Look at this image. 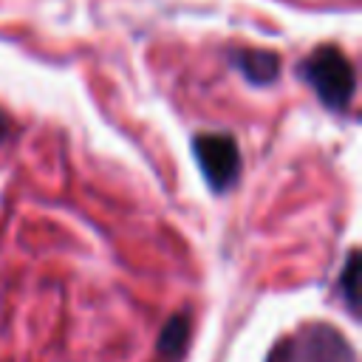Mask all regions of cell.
<instances>
[{
	"label": "cell",
	"mask_w": 362,
	"mask_h": 362,
	"mask_svg": "<svg viewBox=\"0 0 362 362\" xmlns=\"http://www.w3.org/2000/svg\"><path fill=\"white\" fill-rule=\"evenodd\" d=\"M303 76L328 107H348L356 90V71L351 59L334 45H322L311 51L308 59L303 62Z\"/></svg>",
	"instance_id": "6da1fadb"
},
{
	"label": "cell",
	"mask_w": 362,
	"mask_h": 362,
	"mask_svg": "<svg viewBox=\"0 0 362 362\" xmlns=\"http://www.w3.org/2000/svg\"><path fill=\"white\" fill-rule=\"evenodd\" d=\"M192 150H195V158H198L206 181L212 184V189H223L235 181L238 167H240V153H238V144L232 136H223V133L195 136Z\"/></svg>",
	"instance_id": "7a4b0ae2"
},
{
	"label": "cell",
	"mask_w": 362,
	"mask_h": 362,
	"mask_svg": "<svg viewBox=\"0 0 362 362\" xmlns=\"http://www.w3.org/2000/svg\"><path fill=\"white\" fill-rule=\"evenodd\" d=\"M294 362H354V351L348 339L331 325H314L300 334Z\"/></svg>",
	"instance_id": "3957f363"
},
{
	"label": "cell",
	"mask_w": 362,
	"mask_h": 362,
	"mask_svg": "<svg viewBox=\"0 0 362 362\" xmlns=\"http://www.w3.org/2000/svg\"><path fill=\"white\" fill-rule=\"evenodd\" d=\"M232 62L243 71L246 79H252L257 85H266V82H272L280 74V57L272 54V51H257V48L246 51L243 48V51L232 54Z\"/></svg>",
	"instance_id": "277c9868"
},
{
	"label": "cell",
	"mask_w": 362,
	"mask_h": 362,
	"mask_svg": "<svg viewBox=\"0 0 362 362\" xmlns=\"http://www.w3.org/2000/svg\"><path fill=\"white\" fill-rule=\"evenodd\" d=\"M187 334H189V328H187V317H173V320L164 325L161 337H158V351H161L167 359H175V356L184 351Z\"/></svg>",
	"instance_id": "5b68a950"
},
{
	"label": "cell",
	"mask_w": 362,
	"mask_h": 362,
	"mask_svg": "<svg viewBox=\"0 0 362 362\" xmlns=\"http://www.w3.org/2000/svg\"><path fill=\"white\" fill-rule=\"evenodd\" d=\"M356 274H359V257H356V252H351L348 255V263H345V272L339 277L342 294H345V303H348L351 311L356 308Z\"/></svg>",
	"instance_id": "8992f818"
},
{
	"label": "cell",
	"mask_w": 362,
	"mask_h": 362,
	"mask_svg": "<svg viewBox=\"0 0 362 362\" xmlns=\"http://www.w3.org/2000/svg\"><path fill=\"white\" fill-rule=\"evenodd\" d=\"M6 133H8V119L0 113V141H3V136H6Z\"/></svg>",
	"instance_id": "52a82bcc"
}]
</instances>
